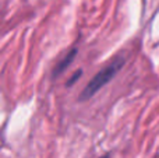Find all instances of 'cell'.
I'll return each mask as SVG.
<instances>
[{"label": "cell", "mask_w": 159, "mask_h": 158, "mask_svg": "<svg viewBox=\"0 0 159 158\" xmlns=\"http://www.w3.org/2000/svg\"><path fill=\"white\" fill-rule=\"evenodd\" d=\"M101 158H110V154H105V156H102Z\"/></svg>", "instance_id": "obj_4"}, {"label": "cell", "mask_w": 159, "mask_h": 158, "mask_svg": "<svg viewBox=\"0 0 159 158\" xmlns=\"http://www.w3.org/2000/svg\"><path fill=\"white\" fill-rule=\"evenodd\" d=\"M81 74H82V70H77V73H74V74H73L71 77H70V80L66 83V87H67V88H70V87H71L73 84H74L75 81L78 80L80 76H81Z\"/></svg>", "instance_id": "obj_3"}, {"label": "cell", "mask_w": 159, "mask_h": 158, "mask_svg": "<svg viewBox=\"0 0 159 158\" xmlns=\"http://www.w3.org/2000/svg\"><path fill=\"white\" fill-rule=\"evenodd\" d=\"M124 63H126V58H124L123 55L115 56L103 69L99 70L98 74L93 76L92 80H91L89 83L87 84V87L82 90V92L78 97L80 102H85V101H88L89 98H92L102 87L106 86L109 81H112L113 78H115V76L121 70V67L124 66Z\"/></svg>", "instance_id": "obj_1"}, {"label": "cell", "mask_w": 159, "mask_h": 158, "mask_svg": "<svg viewBox=\"0 0 159 158\" xmlns=\"http://www.w3.org/2000/svg\"><path fill=\"white\" fill-rule=\"evenodd\" d=\"M77 53H78V49H77V48H71V49H70L69 52L66 53V56H64V58L61 59V60L59 62V63L56 64L55 67H53L52 77H53V78H57L59 76H60L61 73H63L64 70H66L67 67H69L70 64L74 62V59H75V56H77Z\"/></svg>", "instance_id": "obj_2"}]
</instances>
